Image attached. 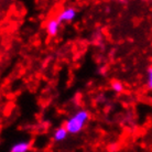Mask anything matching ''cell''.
<instances>
[{
    "label": "cell",
    "instance_id": "1",
    "mask_svg": "<svg viewBox=\"0 0 152 152\" xmlns=\"http://www.w3.org/2000/svg\"><path fill=\"white\" fill-rule=\"evenodd\" d=\"M89 119V114L86 109H78L69 118L66 119L64 124V128L69 131V134L80 133L84 129L85 125Z\"/></svg>",
    "mask_w": 152,
    "mask_h": 152
},
{
    "label": "cell",
    "instance_id": "10",
    "mask_svg": "<svg viewBox=\"0 0 152 152\" xmlns=\"http://www.w3.org/2000/svg\"><path fill=\"white\" fill-rule=\"evenodd\" d=\"M109 11H110V8H109V7H107V8H106V12H107V13H108V12H109Z\"/></svg>",
    "mask_w": 152,
    "mask_h": 152
},
{
    "label": "cell",
    "instance_id": "9",
    "mask_svg": "<svg viewBox=\"0 0 152 152\" xmlns=\"http://www.w3.org/2000/svg\"><path fill=\"white\" fill-rule=\"evenodd\" d=\"M98 74H100V75H103V74H105V67H99V69H98Z\"/></svg>",
    "mask_w": 152,
    "mask_h": 152
},
{
    "label": "cell",
    "instance_id": "5",
    "mask_svg": "<svg viewBox=\"0 0 152 152\" xmlns=\"http://www.w3.org/2000/svg\"><path fill=\"white\" fill-rule=\"evenodd\" d=\"M69 136V131L65 129L64 127H61V128H57L53 133V140L55 142H61V141H64Z\"/></svg>",
    "mask_w": 152,
    "mask_h": 152
},
{
    "label": "cell",
    "instance_id": "4",
    "mask_svg": "<svg viewBox=\"0 0 152 152\" xmlns=\"http://www.w3.org/2000/svg\"><path fill=\"white\" fill-rule=\"evenodd\" d=\"M60 26H61V23L57 21L56 18L55 19H51L48 22V24H46V32H48V34L51 35V37H55L58 33Z\"/></svg>",
    "mask_w": 152,
    "mask_h": 152
},
{
    "label": "cell",
    "instance_id": "3",
    "mask_svg": "<svg viewBox=\"0 0 152 152\" xmlns=\"http://www.w3.org/2000/svg\"><path fill=\"white\" fill-rule=\"evenodd\" d=\"M31 149L30 141H19L11 145L10 152H28Z\"/></svg>",
    "mask_w": 152,
    "mask_h": 152
},
{
    "label": "cell",
    "instance_id": "6",
    "mask_svg": "<svg viewBox=\"0 0 152 152\" xmlns=\"http://www.w3.org/2000/svg\"><path fill=\"white\" fill-rule=\"evenodd\" d=\"M147 87L152 89V66L148 67L147 69Z\"/></svg>",
    "mask_w": 152,
    "mask_h": 152
},
{
    "label": "cell",
    "instance_id": "7",
    "mask_svg": "<svg viewBox=\"0 0 152 152\" xmlns=\"http://www.w3.org/2000/svg\"><path fill=\"white\" fill-rule=\"evenodd\" d=\"M111 88L115 93H121L124 91V85L120 82H113L111 83Z\"/></svg>",
    "mask_w": 152,
    "mask_h": 152
},
{
    "label": "cell",
    "instance_id": "2",
    "mask_svg": "<svg viewBox=\"0 0 152 152\" xmlns=\"http://www.w3.org/2000/svg\"><path fill=\"white\" fill-rule=\"evenodd\" d=\"M76 15L77 12L74 8L69 7V8H65L63 11H61L58 13V15L56 17V20L60 23L64 22V21H72V20L75 19Z\"/></svg>",
    "mask_w": 152,
    "mask_h": 152
},
{
    "label": "cell",
    "instance_id": "8",
    "mask_svg": "<svg viewBox=\"0 0 152 152\" xmlns=\"http://www.w3.org/2000/svg\"><path fill=\"white\" fill-rule=\"evenodd\" d=\"M102 34H100V33H98V32H97V33H94V42H96V43H97V42H102Z\"/></svg>",
    "mask_w": 152,
    "mask_h": 152
}]
</instances>
